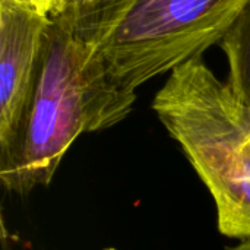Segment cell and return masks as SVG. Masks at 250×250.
<instances>
[{"label": "cell", "mask_w": 250, "mask_h": 250, "mask_svg": "<svg viewBox=\"0 0 250 250\" xmlns=\"http://www.w3.org/2000/svg\"><path fill=\"white\" fill-rule=\"evenodd\" d=\"M25 3L31 4L32 7H35L37 10L45 13V15H53L56 7H57V3L59 0H23Z\"/></svg>", "instance_id": "6"}, {"label": "cell", "mask_w": 250, "mask_h": 250, "mask_svg": "<svg viewBox=\"0 0 250 250\" xmlns=\"http://www.w3.org/2000/svg\"><path fill=\"white\" fill-rule=\"evenodd\" d=\"M50 26L51 16L23 0H0V157L28 113Z\"/></svg>", "instance_id": "4"}, {"label": "cell", "mask_w": 250, "mask_h": 250, "mask_svg": "<svg viewBox=\"0 0 250 250\" xmlns=\"http://www.w3.org/2000/svg\"><path fill=\"white\" fill-rule=\"evenodd\" d=\"M220 47L229 62V86L250 107V3L227 29Z\"/></svg>", "instance_id": "5"}, {"label": "cell", "mask_w": 250, "mask_h": 250, "mask_svg": "<svg viewBox=\"0 0 250 250\" xmlns=\"http://www.w3.org/2000/svg\"><path fill=\"white\" fill-rule=\"evenodd\" d=\"M86 54L69 23L51 16L28 113L13 146L0 157V182L9 193L26 195L50 185L79 135L110 127L86 75Z\"/></svg>", "instance_id": "3"}, {"label": "cell", "mask_w": 250, "mask_h": 250, "mask_svg": "<svg viewBox=\"0 0 250 250\" xmlns=\"http://www.w3.org/2000/svg\"><path fill=\"white\" fill-rule=\"evenodd\" d=\"M152 110L211 192L220 231L240 240L250 237V160L245 154L249 105L202 57H195L170 72Z\"/></svg>", "instance_id": "2"}, {"label": "cell", "mask_w": 250, "mask_h": 250, "mask_svg": "<svg viewBox=\"0 0 250 250\" xmlns=\"http://www.w3.org/2000/svg\"><path fill=\"white\" fill-rule=\"evenodd\" d=\"M250 0H89L63 18L85 42V69L119 122L136 89L220 44Z\"/></svg>", "instance_id": "1"}, {"label": "cell", "mask_w": 250, "mask_h": 250, "mask_svg": "<svg viewBox=\"0 0 250 250\" xmlns=\"http://www.w3.org/2000/svg\"><path fill=\"white\" fill-rule=\"evenodd\" d=\"M86 1H89V0H59L54 13H57V12H60V10H63V9H66V7H70V6L83 4V3H86ZM54 13H53V15H54Z\"/></svg>", "instance_id": "7"}, {"label": "cell", "mask_w": 250, "mask_h": 250, "mask_svg": "<svg viewBox=\"0 0 250 250\" xmlns=\"http://www.w3.org/2000/svg\"><path fill=\"white\" fill-rule=\"evenodd\" d=\"M230 250H250V237L240 240L234 248H231Z\"/></svg>", "instance_id": "8"}, {"label": "cell", "mask_w": 250, "mask_h": 250, "mask_svg": "<svg viewBox=\"0 0 250 250\" xmlns=\"http://www.w3.org/2000/svg\"><path fill=\"white\" fill-rule=\"evenodd\" d=\"M245 154H246V157L250 160V133L249 136H248V139H246V145H245Z\"/></svg>", "instance_id": "9"}]
</instances>
